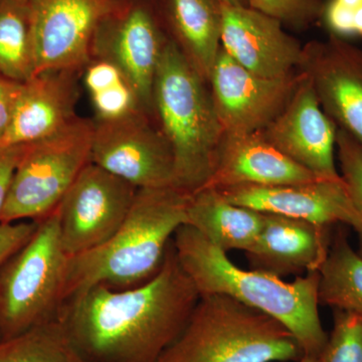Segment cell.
<instances>
[{"label":"cell","instance_id":"obj_1","mask_svg":"<svg viewBox=\"0 0 362 362\" xmlns=\"http://www.w3.org/2000/svg\"><path fill=\"white\" fill-rule=\"evenodd\" d=\"M199 299L171 242L153 278L129 289L87 288L66 300L58 319L88 362H156Z\"/></svg>","mask_w":362,"mask_h":362},{"label":"cell","instance_id":"obj_2","mask_svg":"<svg viewBox=\"0 0 362 362\" xmlns=\"http://www.w3.org/2000/svg\"><path fill=\"white\" fill-rule=\"evenodd\" d=\"M176 257L199 296L225 295L277 320L292 333L304 356H320L328 334L319 314V272L292 282L273 274L245 270L228 252L211 244L188 225L173 237Z\"/></svg>","mask_w":362,"mask_h":362},{"label":"cell","instance_id":"obj_3","mask_svg":"<svg viewBox=\"0 0 362 362\" xmlns=\"http://www.w3.org/2000/svg\"><path fill=\"white\" fill-rule=\"evenodd\" d=\"M189 197L177 187L138 189L129 214L111 239L69 258L64 303L92 286L129 289L153 278L176 230L187 225Z\"/></svg>","mask_w":362,"mask_h":362},{"label":"cell","instance_id":"obj_4","mask_svg":"<svg viewBox=\"0 0 362 362\" xmlns=\"http://www.w3.org/2000/svg\"><path fill=\"white\" fill-rule=\"evenodd\" d=\"M152 116L173 152L175 187L194 194L213 175L226 133L209 83L170 37L156 73Z\"/></svg>","mask_w":362,"mask_h":362},{"label":"cell","instance_id":"obj_5","mask_svg":"<svg viewBox=\"0 0 362 362\" xmlns=\"http://www.w3.org/2000/svg\"><path fill=\"white\" fill-rule=\"evenodd\" d=\"M303 356L275 319L225 295H206L156 362H296Z\"/></svg>","mask_w":362,"mask_h":362},{"label":"cell","instance_id":"obj_6","mask_svg":"<svg viewBox=\"0 0 362 362\" xmlns=\"http://www.w3.org/2000/svg\"><path fill=\"white\" fill-rule=\"evenodd\" d=\"M37 221V230L0 271V338L58 318L64 304L66 254L58 207Z\"/></svg>","mask_w":362,"mask_h":362},{"label":"cell","instance_id":"obj_7","mask_svg":"<svg viewBox=\"0 0 362 362\" xmlns=\"http://www.w3.org/2000/svg\"><path fill=\"white\" fill-rule=\"evenodd\" d=\"M95 123L78 118L63 130L26 145L0 223L40 221L52 213L90 162Z\"/></svg>","mask_w":362,"mask_h":362},{"label":"cell","instance_id":"obj_8","mask_svg":"<svg viewBox=\"0 0 362 362\" xmlns=\"http://www.w3.org/2000/svg\"><path fill=\"white\" fill-rule=\"evenodd\" d=\"M137 190L90 162L58 206L59 235L66 254L78 256L111 239L129 214Z\"/></svg>","mask_w":362,"mask_h":362},{"label":"cell","instance_id":"obj_9","mask_svg":"<svg viewBox=\"0 0 362 362\" xmlns=\"http://www.w3.org/2000/svg\"><path fill=\"white\" fill-rule=\"evenodd\" d=\"M90 162L138 189L176 187L170 147L142 110L116 120H97Z\"/></svg>","mask_w":362,"mask_h":362},{"label":"cell","instance_id":"obj_10","mask_svg":"<svg viewBox=\"0 0 362 362\" xmlns=\"http://www.w3.org/2000/svg\"><path fill=\"white\" fill-rule=\"evenodd\" d=\"M168 39L146 0H124L101 23L93 45V58L118 66L150 116L156 73Z\"/></svg>","mask_w":362,"mask_h":362},{"label":"cell","instance_id":"obj_11","mask_svg":"<svg viewBox=\"0 0 362 362\" xmlns=\"http://www.w3.org/2000/svg\"><path fill=\"white\" fill-rule=\"evenodd\" d=\"M123 1L30 0L35 74L85 68L100 25Z\"/></svg>","mask_w":362,"mask_h":362},{"label":"cell","instance_id":"obj_12","mask_svg":"<svg viewBox=\"0 0 362 362\" xmlns=\"http://www.w3.org/2000/svg\"><path fill=\"white\" fill-rule=\"evenodd\" d=\"M301 78L299 71L275 78L255 75L221 49L207 83L226 135L265 129L285 108Z\"/></svg>","mask_w":362,"mask_h":362},{"label":"cell","instance_id":"obj_13","mask_svg":"<svg viewBox=\"0 0 362 362\" xmlns=\"http://www.w3.org/2000/svg\"><path fill=\"white\" fill-rule=\"evenodd\" d=\"M299 71L310 78L324 112L362 147V49L329 35L303 45Z\"/></svg>","mask_w":362,"mask_h":362},{"label":"cell","instance_id":"obj_14","mask_svg":"<svg viewBox=\"0 0 362 362\" xmlns=\"http://www.w3.org/2000/svg\"><path fill=\"white\" fill-rule=\"evenodd\" d=\"M259 133L317 177L337 180L341 176L337 165V125L324 112L305 74L283 111Z\"/></svg>","mask_w":362,"mask_h":362},{"label":"cell","instance_id":"obj_15","mask_svg":"<svg viewBox=\"0 0 362 362\" xmlns=\"http://www.w3.org/2000/svg\"><path fill=\"white\" fill-rule=\"evenodd\" d=\"M218 192L226 201L261 213L280 214L319 226H349L356 233L362 225L341 176L337 180L317 178L275 187L244 185Z\"/></svg>","mask_w":362,"mask_h":362},{"label":"cell","instance_id":"obj_16","mask_svg":"<svg viewBox=\"0 0 362 362\" xmlns=\"http://www.w3.org/2000/svg\"><path fill=\"white\" fill-rule=\"evenodd\" d=\"M221 49L255 75L282 78L299 71L303 45L270 16L247 6L221 4Z\"/></svg>","mask_w":362,"mask_h":362},{"label":"cell","instance_id":"obj_17","mask_svg":"<svg viewBox=\"0 0 362 362\" xmlns=\"http://www.w3.org/2000/svg\"><path fill=\"white\" fill-rule=\"evenodd\" d=\"M331 228L264 213L258 239L246 252L249 265L280 278L318 272L329 252Z\"/></svg>","mask_w":362,"mask_h":362},{"label":"cell","instance_id":"obj_18","mask_svg":"<svg viewBox=\"0 0 362 362\" xmlns=\"http://www.w3.org/2000/svg\"><path fill=\"white\" fill-rule=\"evenodd\" d=\"M77 71H45L23 83L0 147L42 141L78 118Z\"/></svg>","mask_w":362,"mask_h":362},{"label":"cell","instance_id":"obj_19","mask_svg":"<svg viewBox=\"0 0 362 362\" xmlns=\"http://www.w3.org/2000/svg\"><path fill=\"white\" fill-rule=\"evenodd\" d=\"M317 176L288 158L261 133L226 135L213 175L202 188L225 189L244 187H275L317 180Z\"/></svg>","mask_w":362,"mask_h":362},{"label":"cell","instance_id":"obj_20","mask_svg":"<svg viewBox=\"0 0 362 362\" xmlns=\"http://www.w3.org/2000/svg\"><path fill=\"white\" fill-rule=\"evenodd\" d=\"M168 37L202 78L209 76L221 49V2L218 0H162Z\"/></svg>","mask_w":362,"mask_h":362},{"label":"cell","instance_id":"obj_21","mask_svg":"<svg viewBox=\"0 0 362 362\" xmlns=\"http://www.w3.org/2000/svg\"><path fill=\"white\" fill-rule=\"evenodd\" d=\"M187 220L221 251L246 252L258 239L264 213L226 201L218 190L202 188L190 194Z\"/></svg>","mask_w":362,"mask_h":362},{"label":"cell","instance_id":"obj_22","mask_svg":"<svg viewBox=\"0 0 362 362\" xmlns=\"http://www.w3.org/2000/svg\"><path fill=\"white\" fill-rule=\"evenodd\" d=\"M319 302L362 318V258L339 228L319 269Z\"/></svg>","mask_w":362,"mask_h":362},{"label":"cell","instance_id":"obj_23","mask_svg":"<svg viewBox=\"0 0 362 362\" xmlns=\"http://www.w3.org/2000/svg\"><path fill=\"white\" fill-rule=\"evenodd\" d=\"M0 74L20 83L35 75L30 0H0Z\"/></svg>","mask_w":362,"mask_h":362},{"label":"cell","instance_id":"obj_24","mask_svg":"<svg viewBox=\"0 0 362 362\" xmlns=\"http://www.w3.org/2000/svg\"><path fill=\"white\" fill-rule=\"evenodd\" d=\"M0 362H88L58 318L0 338Z\"/></svg>","mask_w":362,"mask_h":362},{"label":"cell","instance_id":"obj_25","mask_svg":"<svg viewBox=\"0 0 362 362\" xmlns=\"http://www.w3.org/2000/svg\"><path fill=\"white\" fill-rule=\"evenodd\" d=\"M334 320L321 362H362V318L349 312L333 310Z\"/></svg>","mask_w":362,"mask_h":362},{"label":"cell","instance_id":"obj_26","mask_svg":"<svg viewBox=\"0 0 362 362\" xmlns=\"http://www.w3.org/2000/svg\"><path fill=\"white\" fill-rule=\"evenodd\" d=\"M247 6L284 26L304 30L320 21L323 0H245Z\"/></svg>","mask_w":362,"mask_h":362},{"label":"cell","instance_id":"obj_27","mask_svg":"<svg viewBox=\"0 0 362 362\" xmlns=\"http://www.w3.org/2000/svg\"><path fill=\"white\" fill-rule=\"evenodd\" d=\"M337 157L340 175L362 221V147L344 131L337 129ZM358 252L362 258V225L358 230Z\"/></svg>","mask_w":362,"mask_h":362},{"label":"cell","instance_id":"obj_28","mask_svg":"<svg viewBox=\"0 0 362 362\" xmlns=\"http://www.w3.org/2000/svg\"><path fill=\"white\" fill-rule=\"evenodd\" d=\"M90 96L100 121L116 120L137 111H144L127 80L93 93Z\"/></svg>","mask_w":362,"mask_h":362},{"label":"cell","instance_id":"obj_29","mask_svg":"<svg viewBox=\"0 0 362 362\" xmlns=\"http://www.w3.org/2000/svg\"><path fill=\"white\" fill-rule=\"evenodd\" d=\"M320 21L329 35L343 39L349 35H362V0H328L324 2Z\"/></svg>","mask_w":362,"mask_h":362},{"label":"cell","instance_id":"obj_30","mask_svg":"<svg viewBox=\"0 0 362 362\" xmlns=\"http://www.w3.org/2000/svg\"><path fill=\"white\" fill-rule=\"evenodd\" d=\"M37 221L0 223V271L37 230Z\"/></svg>","mask_w":362,"mask_h":362},{"label":"cell","instance_id":"obj_31","mask_svg":"<svg viewBox=\"0 0 362 362\" xmlns=\"http://www.w3.org/2000/svg\"><path fill=\"white\" fill-rule=\"evenodd\" d=\"M26 145L0 147V218L6 204L14 171L20 162Z\"/></svg>","mask_w":362,"mask_h":362},{"label":"cell","instance_id":"obj_32","mask_svg":"<svg viewBox=\"0 0 362 362\" xmlns=\"http://www.w3.org/2000/svg\"><path fill=\"white\" fill-rule=\"evenodd\" d=\"M21 85L0 74V142L11 125Z\"/></svg>","mask_w":362,"mask_h":362},{"label":"cell","instance_id":"obj_33","mask_svg":"<svg viewBox=\"0 0 362 362\" xmlns=\"http://www.w3.org/2000/svg\"><path fill=\"white\" fill-rule=\"evenodd\" d=\"M221 4H233V6H247L245 0H218Z\"/></svg>","mask_w":362,"mask_h":362},{"label":"cell","instance_id":"obj_34","mask_svg":"<svg viewBox=\"0 0 362 362\" xmlns=\"http://www.w3.org/2000/svg\"><path fill=\"white\" fill-rule=\"evenodd\" d=\"M296 362H321L320 356H304Z\"/></svg>","mask_w":362,"mask_h":362}]
</instances>
